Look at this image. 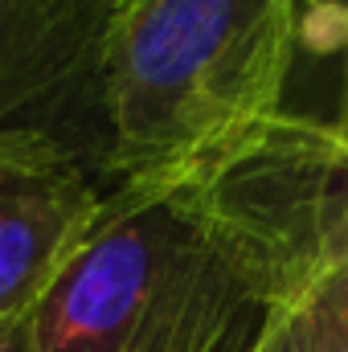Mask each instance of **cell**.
<instances>
[{
  "label": "cell",
  "mask_w": 348,
  "mask_h": 352,
  "mask_svg": "<svg viewBox=\"0 0 348 352\" xmlns=\"http://www.w3.org/2000/svg\"><path fill=\"white\" fill-rule=\"evenodd\" d=\"M274 291L188 173L111 184L33 311L37 352H254Z\"/></svg>",
  "instance_id": "obj_1"
},
{
  "label": "cell",
  "mask_w": 348,
  "mask_h": 352,
  "mask_svg": "<svg viewBox=\"0 0 348 352\" xmlns=\"http://www.w3.org/2000/svg\"><path fill=\"white\" fill-rule=\"evenodd\" d=\"M303 0H111L94 102L111 184L180 176L283 111Z\"/></svg>",
  "instance_id": "obj_2"
},
{
  "label": "cell",
  "mask_w": 348,
  "mask_h": 352,
  "mask_svg": "<svg viewBox=\"0 0 348 352\" xmlns=\"http://www.w3.org/2000/svg\"><path fill=\"white\" fill-rule=\"evenodd\" d=\"M188 176L266 274L274 311L348 263V131L336 119L283 107Z\"/></svg>",
  "instance_id": "obj_3"
},
{
  "label": "cell",
  "mask_w": 348,
  "mask_h": 352,
  "mask_svg": "<svg viewBox=\"0 0 348 352\" xmlns=\"http://www.w3.org/2000/svg\"><path fill=\"white\" fill-rule=\"evenodd\" d=\"M90 168L54 135L0 131V324L33 316L102 205Z\"/></svg>",
  "instance_id": "obj_4"
},
{
  "label": "cell",
  "mask_w": 348,
  "mask_h": 352,
  "mask_svg": "<svg viewBox=\"0 0 348 352\" xmlns=\"http://www.w3.org/2000/svg\"><path fill=\"white\" fill-rule=\"evenodd\" d=\"M111 0H0V131H41L70 148L66 123L94 102V62Z\"/></svg>",
  "instance_id": "obj_5"
},
{
  "label": "cell",
  "mask_w": 348,
  "mask_h": 352,
  "mask_svg": "<svg viewBox=\"0 0 348 352\" xmlns=\"http://www.w3.org/2000/svg\"><path fill=\"white\" fill-rule=\"evenodd\" d=\"M254 352H348V263L291 295Z\"/></svg>",
  "instance_id": "obj_6"
},
{
  "label": "cell",
  "mask_w": 348,
  "mask_h": 352,
  "mask_svg": "<svg viewBox=\"0 0 348 352\" xmlns=\"http://www.w3.org/2000/svg\"><path fill=\"white\" fill-rule=\"evenodd\" d=\"M0 352H37L33 316H21V320H8V324H0Z\"/></svg>",
  "instance_id": "obj_7"
},
{
  "label": "cell",
  "mask_w": 348,
  "mask_h": 352,
  "mask_svg": "<svg viewBox=\"0 0 348 352\" xmlns=\"http://www.w3.org/2000/svg\"><path fill=\"white\" fill-rule=\"evenodd\" d=\"M340 12H345V45H348V0H340ZM340 119H348V102H345V115Z\"/></svg>",
  "instance_id": "obj_8"
}]
</instances>
